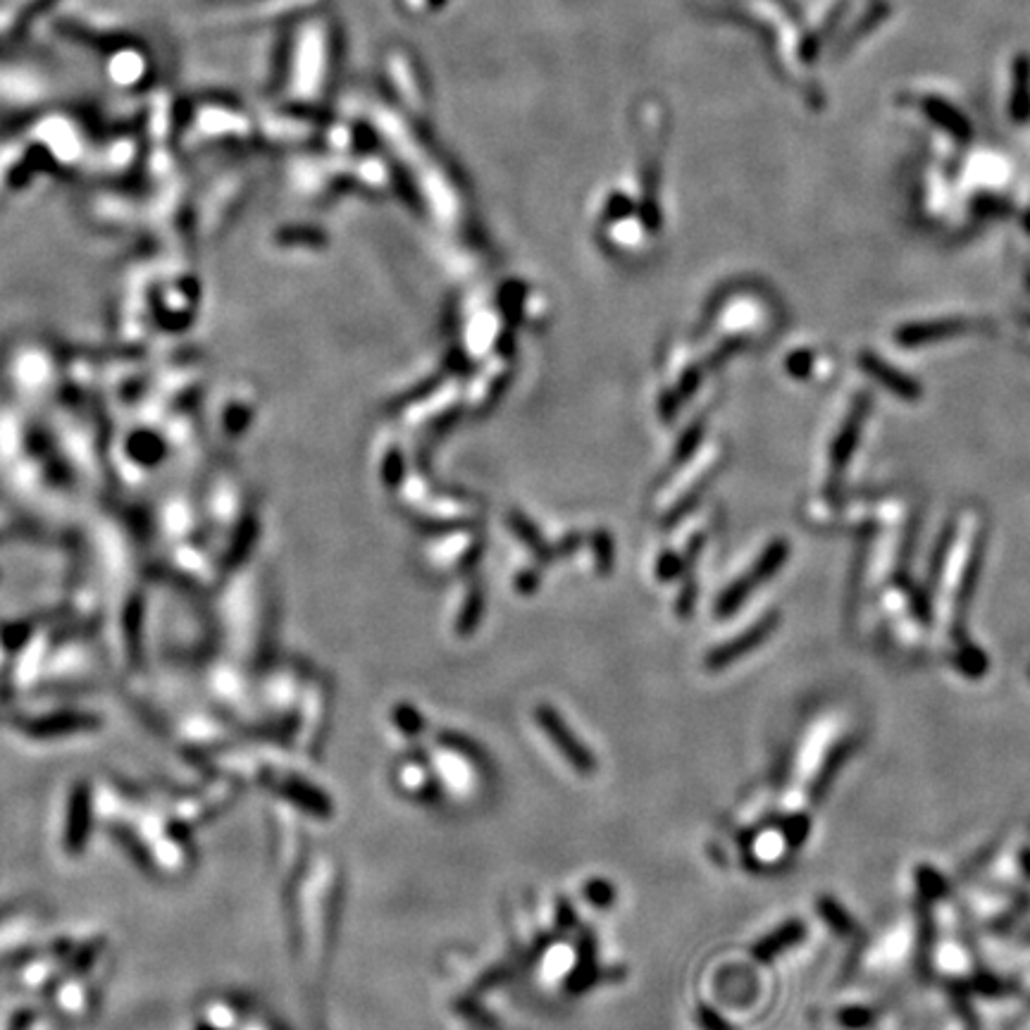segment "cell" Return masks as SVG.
Wrapping results in <instances>:
<instances>
[{
  "instance_id": "cell-1",
  "label": "cell",
  "mask_w": 1030,
  "mask_h": 1030,
  "mask_svg": "<svg viewBox=\"0 0 1030 1030\" xmlns=\"http://www.w3.org/2000/svg\"><path fill=\"white\" fill-rule=\"evenodd\" d=\"M535 718L544 735L549 737L551 744L558 749V754H561L577 773L592 775L597 771V759H594V754L589 752L585 744L580 742V737L568 728V723L563 721L561 713H558L554 706H537Z\"/></svg>"
},
{
  "instance_id": "cell-2",
  "label": "cell",
  "mask_w": 1030,
  "mask_h": 1030,
  "mask_svg": "<svg viewBox=\"0 0 1030 1030\" xmlns=\"http://www.w3.org/2000/svg\"><path fill=\"white\" fill-rule=\"evenodd\" d=\"M976 330V322L969 318H940L918 322V325H907L895 332V339L902 346H921L928 341H938L947 337H959V334Z\"/></svg>"
},
{
  "instance_id": "cell-3",
  "label": "cell",
  "mask_w": 1030,
  "mask_h": 1030,
  "mask_svg": "<svg viewBox=\"0 0 1030 1030\" xmlns=\"http://www.w3.org/2000/svg\"><path fill=\"white\" fill-rule=\"evenodd\" d=\"M861 368H864L871 377H876L880 384H885L890 392L902 396V399L914 401L921 396V387H918L911 377L904 375V372L895 370L892 365H887L883 358L876 356V353H868V351L861 353Z\"/></svg>"
},
{
  "instance_id": "cell-4",
  "label": "cell",
  "mask_w": 1030,
  "mask_h": 1030,
  "mask_svg": "<svg viewBox=\"0 0 1030 1030\" xmlns=\"http://www.w3.org/2000/svg\"><path fill=\"white\" fill-rule=\"evenodd\" d=\"M773 623H775V618L763 620V623H761V625H756V628H754L752 632H747V635H744V637L735 639V642L728 644V647H721L718 651H713V654L709 656V666H711L713 670H716V668L728 666L730 661L740 659L742 654H747L749 649L756 647V644H759L761 639H766V635H768V632H771V628H773Z\"/></svg>"
},
{
  "instance_id": "cell-5",
  "label": "cell",
  "mask_w": 1030,
  "mask_h": 1030,
  "mask_svg": "<svg viewBox=\"0 0 1030 1030\" xmlns=\"http://www.w3.org/2000/svg\"><path fill=\"white\" fill-rule=\"evenodd\" d=\"M866 408H868V403H866V399H864V401L859 403V406L854 408V413L849 415V420H847L845 430H842L840 439H837V444H835V449H833V470H835V473H837V470L845 468L847 461H849V456H852V449H854V444H856V437H859L861 425H864Z\"/></svg>"
},
{
  "instance_id": "cell-6",
  "label": "cell",
  "mask_w": 1030,
  "mask_h": 1030,
  "mask_svg": "<svg viewBox=\"0 0 1030 1030\" xmlns=\"http://www.w3.org/2000/svg\"><path fill=\"white\" fill-rule=\"evenodd\" d=\"M802 933L804 928H799V923H787L785 928L775 930L773 935H768L766 940H761L759 945L754 947V957L759 961H771L775 954H780L785 947H790L792 942H797Z\"/></svg>"
},
{
  "instance_id": "cell-7",
  "label": "cell",
  "mask_w": 1030,
  "mask_h": 1030,
  "mask_svg": "<svg viewBox=\"0 0 1030 1030\" xmlns=\"http://www.w3.org/2000/svg\"><path fill=\"white\" fill-rule=\"evenodd\" d=\"M394 718H396V723H399V728L406 732V735H418V732H423V728H425L423 716H420V713L415 711L413 706H406V704L399 706V709H396V713H394Z\"/></svg>"
},
{
  "instance_id": "cell-8",
  "label": "cell",
  "mask_w": 1030,
  "mask_h": 1030,
  "mask_svg": "<svg viewBox=\"0 0 1030 1030\" xmlns=\"http://www.w3.org/2000/svg\"><path fill=\"white\" fill-rule=\"evenodd\" d=\"M587 899L597 907H608L613 902V887L604 883V880H594V883L587 885Z\"/></svg>"
},
{
  "instance_id": "cell-9",
  "label": "cell",
  "mask_w": 1030,
  "mask_h": 1030,
  "mask_svg": "<svg viewBox=\"0 0 1030 1030\" xmlns=\"http://www.w3.org/2000/svg\"><path fill=\"white\" fill-rule=\"evenodd\" d=\"M699 1023L704 1030H732L728 1023H725L721 1016L716 1014V1011L706 1009V1007L699 1009Z\"/></svg>"
}]
</instances>
